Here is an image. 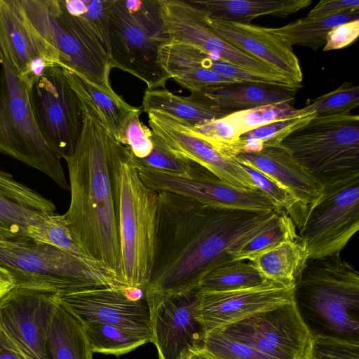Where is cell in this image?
<instances>
[{
    "label": "cell",
    "mask_w": 359,
    "mask_h": 359,
    "mask_svg": "<svg viewBox=\"0 0 359 359\" xmlns=\"http://www.w3.org/2000/svg\"><path fill=\"white\" fill-rule=\"evenodd\" d=\"M158 193L154 255L144 292L198 289L209 271L232 260L230 252L272 225L280 214L216 207Z\"/></svg>",
    "instance_id": "1"
},
{
    "label": "cell",
    "mask_w": 359,
    "mask_h": 359,
    "mask_svg": "<svg viewBox=\"0 0 359 359\" xmlns=\"http://www.w3.org/2000/svg\"><path fill=\"white\" fill-rule=\"evenodd\" d=\"M65 76L80 100L83 124L74 151L66 160L71 197L63 216L74 242L86 257L113 272L123 283L109 167L114 135L76 74L66 71Z\"/></svg>",
    "instance_id": "2"
},
{
    "label": "cell",
    "mask_w": 359,
    "mask_h": 359,
    "mask_svg": "<svg viewBox=\"0 0 359 359\" xmlns=\"http://www.w3.org/2000/svg\"><path fill=\"white\" fill-rule=\"evenodd\" d=\"M109 167L118 223L121 280L126 286L145 290L154 255L158 193L142 182L130 149L115 137Z\"/></svg>",
    "instance_id": "3"
},
{
    "label": "cell",
    "mask_w": 359,
    "mask_h": 359,
    "mask_svg": "<svg viewBox=\"0 0 359 359\" xmlns=\"http://www.w3.org/2000/svg\"><path fill=\"white\" fill-rule=\"evenodd\" d=\"M294 302L311 337L359 341V273L340 254L308 260Z\"/></svg>",
    "instance_id": "4"
},
{
    "label": "cell",
    "mask_w": 359,
    "mask_h": 359,
    "mask_svg": "<svg viewBox=\"0 0 359 359\" xmlns=\"http://www.w3.org/2000/svg\"><path fill=\"white\" fill-rule=\"evenodd\" d=\"M0 265L15 286L50 290L59 294L99 287H126L111 271L32 238L0 243Z\"/></svg>",
    "instance_id": "5"
},
{
    "label": "cell",
    "mask_w": 359,
    "mask_h": 359,
    "mask_svg": "<svg viewBox=\"0 0 359 359\" xmlns=\"http://www.w3.org/2000/svg\"><path fill=\"white\" fill-rule=\"evenodd\" d=\"M113 0L109 10L110 62L144 81L148 90L164 88L170 79L159 62L168 42L158 0Z\"/></svg>",
    "instance_id": "6"
},
{
    "label": "cell",
    "mask_w": 359,
    "mask_h": 359,
    "mask_svg": "<svg viewBox=\"0 0 359 359\" xmlns=\"http://www.w3.org/2000/svg\"><path fill=\"white\" fill-rule=\"evenodd\" d=\"M26 21L58 53L61 67L111 90L110 60L88 26L60 0H17Z\"/></svg>",
    "instance_id": "7"
},
{
    "label": "cell",
    "mask_w": 359,
    "mask_h": 359,
    "mask_svg": "<svg viewBox=\"0 0 359 359\" xmlns=\"http://www.w3.org/2000/svg\"><path fill=\"white\" fill-rule=\"evenodd\" d=\"M321 184L359 175V116H314L279 144Z\"/></svg>",
    "instance_id": "8"
},
{
    "label": "cell",
    "mask_w": 359,
    "mask_h": 359,
    "mask_svg": "<svg viewBox=\"0 0 359 359\" xmlns=\"http://www.w3.org/2000/svg\"><path fill=\"white\" fill-rule=\"evenodd\" d=\"M0 153L35 168L69 191L60 158L37 127L28 89L0 50Z\"/></svg>",
    "instance_id": "9"
},
{
    "label": "cell",
    "mask_w": 359,
    "mask_h": 359,
    "mask_svg": "<svg viewBox=\"0 0 359 359\" xmlns=\"http://www.w3.org/2000/svg\"><path fill=\"white\" fill-rule=\"evenodd\" d=\"M359 229V175L322 184L308 206L297 236L307 247L309 259L340 254Z\"/></svg>",
    "instance_id": "10"
},
{
    "label": "cell",
    "mask_w": 359,
    "mask_h": 359,
    "mask_svg": "<svg viewBox=\"0 0 359 359\" xmlns=\"http://www.w3.org/2000/svg\"><path fill=\"white\" fill-rule=\"evenodd\" d=\"M37 127L50 149L65 161L73 154L82 124L80 100L64 69L52 67L28 90Z\"/></svg>",
    "instance_id": "11"
},
{
    "label": "cell",
    "mask_w": 359,
    "mask_h": 359,
    "mask_svg": "<svg viewBox=\"0 0 359 359\" xmlns=\"http://www.w3.org/2000/svg\"><path fill=\"white\" fill-rule=\"evenodd\" d=\"M59 294L47 289L14 286L0 299V331L24 359H51L48 328Z\"/></svg>",
    "instance_id": "12"
},
{
    "label": "cell",
    "mask_w": 359,
    "mask_h": 359,
    "mask_svg": "<svg viewBox=\"0 0 359 359\" xmlns=\"http://www.w3.org/2000/svg\"><path fill=\"white\" fill-rule=\"evenodd\" d=\"M158 4L163 30L169 41L196 47L212 60L266 74H281L226 41L211 27L206 12L190 0H158Z\"/></svg>",
    "instance_id": "13"
},
{
    "label": "cell",
    "mask_w": 359,
    "mask_h": 359,
    "mask_svg": "<svg viewBox=\"0 0 359 359\" xmlns=\"http://www.w3.org/2000/svg\"><path fill=\"white\" fill-rule=\"evenodd\" d=\"M135 167L142 182L156 191L172 193L216 207L276 212L271 202L259 189L233 186L198 163L187 175Z\"/></svg>",
    "instance_id": "14"
},
{
    "label": "cell",
    "mask_w": 359,
    "mask_h": 359,
    "mask_svg": "<svg viewBox=\"0 0 359 359\" xmlns=\"http://www.w3.org/2000/svg\"><path fill=\"white\" fill-rule=\"evenodd\" d=\"M216 330L276 359H303L311 337L294 301Z\"/></svg>",
    "instance_id": "15"
},
{
    "label": "cell",
    "mask_w": 359,
    "mask_h": 359,
    "mask_svg": "<svg viewBox=\"0 0 359 359\" xmlns=\"http://www.w3.org/2000/svg\"><path fill=\"white\" fill-rule=\"evenodd\" d=\"M144 292L158 359H181L188 350L203 345L205 332L196 316L198 289Z\"/></svg>",
    "instance_id": "16"
},
{
    "label": "cell",
    "mask_w": 359,
    "mask_h": 359,
    "mask_svg": "<svg viewBox=\"0 0 359 359\" xmlns=\"http://www.w3.org/2000/svg\"><path fill=\"white\" fill-rule=\"evenodd\" d=\"M126 287H99L60 294V303L81 323H101L119 327L152 342L146 298L135 300Z\"/></svg>",
    "instance_id": "17"
},
{
    "label": "cell",
    "mask_w": 359,
    "mask_h": 359,
    "mask_svg": "<svg viewBox=\"0 0 359 359\" xmlns=\"http://www.w3.org/2000/svg\"><path fill=\"white\" fill-rule=\"evenodd\" d=\"M147 114L153 137L169 152L199 164L233 186L257 189L236 160L222 154L198 136L191 126L165 113L151 111Z\"/></svg>",
    "instance_id": "18"
},
{
    "label": "cell",
    "mask_w": 359,
    "mask_h": 359,
    "mask_svg": "<svg viewBox=\"0 0 359 359\" xmlns=\"http://www.w3.org/2000/svg\"><path fill=\"white\" fill-rule=\"evenodd\" d=\"M0 50L29 90L59 54L24 18L16 0H0Z\"/></svg>",
    "instance_id": "19"
},
{
    "label": "cell",
    "mask_w": 359,
    "mask_h": 359,
    "mask_svg": "<svg viewBox=\"0 0 359 359\" xmlns=\"http://www.w3.org/2000/svg\"><path fill=\"white\" fill-rule=\"evenodd\" d=\"M294 287L266 281L262 285L235 290H199L196 316L205 334L257 313L294 301Z\"/></svg>",
    "instance_id": "20"
},
{
    "label": "cell",
    "mask_w": 359,
    "mask_h": 359,
    "mask_svg": "<svg viewBox=\"0 0 359 359\" xmlns=\"http://www.w3.org/2000/svg\"><path fill=\"white\" fill-rule=\"evenodd\" d=\"M55 213L50 199L0 169V243L31 238L34 228Z\"/></svg>",
    "instance_id": "21"
},
{
    "label": "cell",
    "mask_w": 359,
    "mask_h": 359,
    "mask_svg": "<svg viewBox=\"0 0 359 359\" xmlns=\"http://www.w3.org/2000/svg\"><path fill=\"white\" fill-rule=\"evenodd\" d=\"M208 18L211 27L236 48L294 82L302 83L303 73L292 47L269 33L265 27L211 18L208 15Z\"/></svg>",
    "instance_id": "22"
},
{
    "label": "cell",
    "mask_w": 359,
    "mask_h": 359,
    "mask_svg": "<svg viewBox=\"0 0 359 359\" xmlns=\"http://www.w3.org/2000/svg\"><path fill=\"white\" fill-rule=\"evenodd\" d=\"M233 158L269 177L307 208L321 191L322 184L280 144L241 152Z\"/></svg>",
    "instance_id": "23"
},
{
    "label": "cell",
    "mask_w": 359,
    "mask_h": 359,
    "mask_svg": "<svg viewBox=\"0 0 359 359\" xmlns=\"http://www.w3.org/2000/svg\"><path fill=\"white\" fill-rule=\"evenodd\" d=\"M297 90L272 84L233 82L191 93L212 107L231 114L266 104L292 103Z\"/></svg>",
    "instance_id": "24"
},
{
    "label": "cell",
    "mask_w": 359,
    "mask_h": 359,
    "mask_svg": "<svg viewBox=\"0 0 359 359\" xmlns=\"http://www.w3.org/2000/svg\"><path fill=\"white\" fill-rule=\"evenodd\" d=\"M203 8L208 17L248 23L259 16L286 18L305 8L311 0H190Z\"/></svg>",
    "instance_id": "25"
},
{
    "label": "cell",
    "mask_w": 359,
    "mask_h": 359,
    "mask_svg": "<svg viewBox=\"0 0 359 359\" xmlns=\"http://www.w3.org/2000/svg\"><path fill=\"white\" fill-rule=\"evenodd\" d=\"M47 345L51 359H93L84 327L59 299L49 322Z\"/></svg>",
    "instance_id": "26"
},
{
    "label": "cell",
    "mask_w": 359,
    "mask_h": 359,
    "mask_svg": "<svg viewBox=\"0 0 359 359\" xmlns=\"http://www.w3.org/2000/svg\"><path fill=\"white\" fill-rule=\"evenodd\" d=\"M308 260L307 247L297 236L260 254L250 262L265 280L285 287H294Z\"/></svg>",
    "instance_id": "27"
},
{
    "label": "cell",
    "mask_w": 359,
    "mask_h": 359,
    "mask_svg": "<svg viewBox=\"0 0 359 359\" xmlns=\"http://www.w3.org/2000/svg\"><path fill=\"white\" fill-rule=\"evenodd\" d=\"M142 109L165 113L191 126L223 118L228 112L216 109L191 94L187 97L175 95L165 88L147 89L142 98Z\"/></svg>",
    "instance_id": "28"
},
{
    "label": "cell",
    "mask_w": 359,
    "mask_h": 359,
    "mask_svg": "<svg viewBox=\"0 0 359 359\" xmlns=\"http://www.w3.org/2000/svg\"><path fill=\"white\" fill-rule=\"evenodd\" d=\"M359 20V11L319 18H300L280 27H265L266 31L292 47L306 46L316 51L325 44L327 34L334 27Z\"/></svg>",
    "instance_id": "29"
},
{
    "label": "cell",
    "mask_w": 359,
    "mask_h": 359,
    "mask_svg": "<svg viewBox=\"0 0 359 359\" xmlns=\"http://www.w3.org/2000/svg\"><path fill=\"white\" fill-rule=\"evenodd\" d=\"M266 281L250 262L231 260L209 271L201 280L198 290L230 291L255 287Z\"/></svg>",
    "instance_id": "30"
},
{
    "label": "cell",
    "mask_w": 359,
    "mask_h": 359,
    "mask_svg": "<svg viewBox=\"0 0 359 359\" xmlns=\"http://www.w3.org/2000/svg\"><path fill=\"white\" fill-rule=\"evenodd\" d=\"M93 353L120 356L149 341L119 327L101 323H83Z\"/></svg>",
    "instance_id": "31"
},
{
    "label": "cell",
    "mask_w": 359,
    "mask_h": 359,
    "mask_svg": "<svg viewBox=\"0 0 359 359\" xmlns=\"http://www.w3.org/2000/svg\"><path fill=\"white\" fill-rule=\"evenodd\" d=\"M297 238V227L285 213L278 215L276 222L229 253L232 260H249L281 243Z\"/></svg>",
    "instance_id": "32"
},
{
    "label": "cell",
    "mask_w": 359,
    "mask_h": 359,
    "mask_svg": "<svg viewBox=\"0 0 359 359\" xmlns=\"http://www.w3.org/2000/svg\"><path fill=\"white\" fill-rule=\"evenodd\" d=\"M238 163L248 174L257 189L271 202L276 212H285L299 229L304 222L308 208L269 177L248 165Z\"/></svg>",
    "instance_id": "33"
},
{
    "label": "cell",
    "mask_w": 359,
    "mask_h": 359,
    "mask_svg": "<svg viewBox=\"0 0 359 359\" xmlns=\"http://www.w3.org/2000/svg\"><path fill=\"white\" fill-rule=\"evenodd\" d=\"M77 76L87 95L105 116L116 137L129 116L140 108L130 105L113 89H104Z\"/></svg>",
    "instance_id": "34"
},
{
    "label": "cell",
    "mask_w": 359,
    "mask_h": 359,
    "mask_svg": "<svg viewBox=\"0 0 359 359\" xmlns=\"http://www.w3.org/2000/svg\"><path fill=\"white\" fill-rule=\"evenodd\" d=\"M316 116L314 114H299L271 122L242 134L240 139L245 151L260 150L264 147L279 144L290 133Z\"/></svg>",
    "instance_id": "35"
},
{
    "label": "cell",
    "mask_w": 359,
    "mask_h": 359,
    "mask_svg": "<svg viewBox=\"0 0 359 359\" xmlns=\"http://www.w3.org/2000/svg\"><path fill=\"white\" fill-rule=\"evenodd\" d=\"M358 104L359 86L346 81L335 90L312 100L298 111L299 114L330 116L350 113Z\"/></svg>",
    "instance_id": "36"
},
{
    "label": "cell",
    "mask_w": 359,
    "mask_h": 359,
    "mask_svg": "<svg viewBox=\"0 0 359 359\" xmlns=\"http://www.w3.org/2000/svg\"><path fill=\"white\" fill-rule=\"evenodd\" d=\"M297 115H299L298 109L294 108L292 103H280L236 111L228 114L225 118L241 136L256 128Z\"/></svg>",
    "instance_id": "37"
},
{
    "label": "cell",
    "mask_w": 359,
    "mask_h": 359,
    "mask_svg": "<svg viewBox=\"0 0 359 359\" xmlns=\"http://www.w3.org/2000/svg\"><path fill=\"white\" fill-rule=\"evenodd\" d=\"M191 127L198 136L227 157L234 158L243 150L240 136L225 116Z\"/></svg>",
    "instance_id": "38"
},
{
    "label": "cell",
    "mask_w": 359,
    "mask_h": 359,
    "mask_svg": "<svg viewBox=\"0 0 359 359\" xmlns=\"http://www.w3.org/2000/svg\"><path fill=\"white\" fill-rule=\"evenodd\" d=\"M203 67L235 82L272 84L297 89L302 87V83H297L284 75L263 74L219 59L212 60L210 56L204 60Z\"/></svg>",
    "instance_id": "39"
},
{
    "label": "cell",
    "mask_w": 359,
    "mask_h": 359,
    "mask_svg": "<svg viewBox=\"0 0 359 359\" xmlns=\"http://www.w3.org/2000/svg\"><path fill=\"white\" fill-rule=\"evenodd\" d=\"M30 237L79 258L90 260L74 242L63 215L57 212L49 216L34 228Z\"/></svg>",
    "instance_id": "40"
},
{
    "label": "cell",
    "mask_w": 359,
    "mask_h": 359,
    "mask_svg": "<svg viewBox=\"0 0 359 359\" xmlns=\"http://www.w3.org/2000/svg\"><path fill=\"white\" fill-rule=\"evenodd\" d=\"M203 346L219 359H276L218 330L205 334Z\"/></svg>",
    "instance_id": "41"
},
{
    "label": "cell",
    "mask_w": 359,
    "mask_h": 359,
    "mask_svg": "<svg viewBox=\"0 0 359 359\" xmlns=\"http://www.w3.org/2000/svg\"><path fill=\"white\" fill-rule=\"evenodd\" d=\"M303 359H359V341L330 336L312 337Z\"/></svg>",
    "instance_id": "42"
},
{
    "label": "cell",
    "mask_w": 359,
    "mask_h": 359,
    "mask_svg": "<svg viewBox=\"0 0 359 359\" xmlns=\"http://www.w3.org/2000/svg\"><path fill=\"white\" fill-rule=\"evenodd\" d=\"M141 109L133 113L116 136L132 154L142 158L148 156L153 148L152 132L140 121Z\"/></svg>",
    "instance_id": "43"
},
{
    "label": "cell",
    "mask_w": 359,
    "mask_h": 359,
    "mask_svg": "<svg viewBox=\"0 0 359 359\" xmlns=\"http://www.w3.org/2000/svg\"><path fill=\"white\" fill-rule=\"evenodd\" d=\"M153 148L151 153L146 157L139 158L132 153V159L137 166H142L161 172L187 175L196 163L180 158L164 149L153 137ZM131 152V151H130Z\"/></svg>",
    "instance_id": "44"
},
{
    "label": "cell",
    "mask_w": 359,
    "mask_h": 359,
    "mask_svg": "<svg viewBox=\"0 0 359 359\" xmlns=\"http://www.w3.org/2000/svg\"><path fill=\"white\" fill-rule=\"evenodd\" d=\"M113 0H86V10L80 18L92 30L109 57V10ZM110 60V58H109Z\"/></svg>",
    "instance_id": "45"
},
{
    "label": "cell",
    "mask_w": 359,
    "mask_h": 359,
    "mask_svg": "<svg viewBox=\"0 0 359 359\" xmlns=\"http://www.w3.org/2000/svg\"><path fill=\"white\" fill-rule=\"evenodd\" d=\"M170 79L191 93L201 92L212 86L235 82L204 67L177 72L172 74Z\"/></svg>",
    "instance_id": "46"
},
{
    "label": "cell",
    "mask_w": 359,
    "mask_h": 359,
    "mask_svg": "<svg viewBox=\"0 0 359 359\" xmlns=\"http://www.w3.org/2000/svg\"><path fill=\"white\" fill-rule=\"evenodd\" d=\"M359 36V20L351 21L334 27L326 37L323 51L338 50L353 43Z\"/></svg>",
    "instance_id": "47"
},
{
    "label": "cell",
    "mask_w": 359,
    "mask_h": 359,
    "mask_svg": "<svg viewBox=\"0 0 359 359\" xmlns=\"http://www.w3.org/2000/svg\"><path fill=\"white\" fill-rule=\"evenodd\" d=\"M351 11H359L358 0H321L306 17L311 19H319Z\"/></svg>",
    "instance_id": "48"
},
{
    "label": "cell",
    "mask_w": 359,
    "mask_h": 359,
    "mask_svg": "<svg viewBox=\"0 0 359 359\" xmlns=\"http://www.w3.org/2000/svg\"><path fill=\"white\" fill-rule=\"evenodd\" d=\"M15 285V281L10 271L0 265V299Z\"/></svg>",
    "instance_id": "49"
},
{
    "label": "cell",
    "mask_w": 359,
    "mask_h": 359,
    "mask_svg": "<svg viewBox=\"0 0 359 359\" xmlns=\"http://www.w3.org/2000/svg\"><path fill=\"white\" fill-rule=\"evenodd\" d=\"M181 359H219L203 346L194 347L184 353Z\"/></svg>",
    "instance_id": "50"
},
{
    "label": "cell",
    "mask_w": 359,
    "mask_h": 359,
    "mask_svg": "<svg viewBox=\"0 0 359 359\" xmlns=\"http://www.w3.org/2000/svg\"><path fill=\"white\" fill-rule=\"evenodd\" d=\"M0 359H24L15 351L0 331Z\"/></svg>",
    "instance_id": "51"
}]
</instances>
